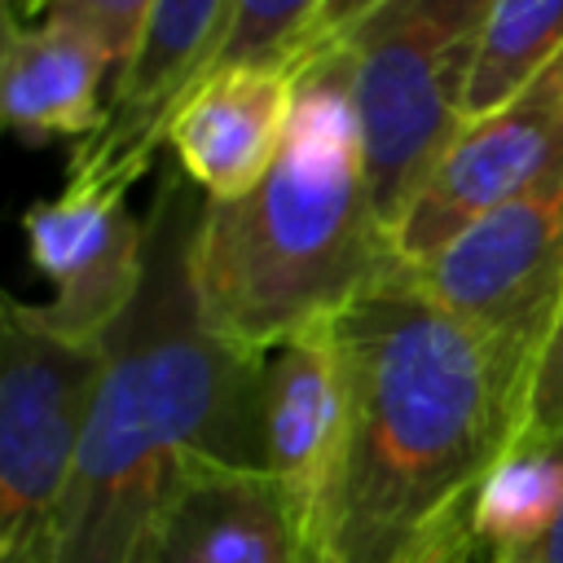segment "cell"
<instances>
[{"mask_svg": "<svg viewBox=\"0 0 563 563\" xmlns=\"http://www.w3.org/2000/svg\"><path fill=\"white\" fill-rule=\"evenodd\" d=\"M563 510V431H523L471 506V532L493 563L523 559Z\"/></svg>", "mask_w": 563, "mask_h": 563, "instance_id": "cell-14", "label": "cell"}, {"mask_svg": "<svg viewBox=\"0 0 563 563\" xmlns=\"http://www.w3.org/2000/svg\"><path fill=\"white\" fill-rule=\"evenodd\" d=\"M31 264L53 282L44 317L101 343L145 277V216L128 207V185H66L22 211Z\"/></svg>", "mask_w": 563, "mask_h": 563, "instance_id": "cell-9", "label": "cell"}, {"mask_svg": "<svg viewBox=\"0 0 563 563\" xmlns=\"http://www.w3.org/2000/svg\"><path fill=\"white\" fill-rule=\"evenodd\" d=\"M488 563H493V559H488ZM515 563H563V510H559L554 528H550L523 559H515Z\"/></svg>", "mask_w": 563, "mask_h": 563, "instance_id": "cell-20", "label": "cell"}, {"mask_svg": "<svg viewBox=\"0 0 563 563\" xmlns=\"http://www.w3.org/2000/svg\"><path fill=\"white\" fill-rule=\"evenodd\" d=\"M391 268L400 255L369 189L347 53L308 48L282 154L242 198L202 207L194 242L202 312L216 334L268 356L339 317Z\"/></svg>", "mask_w": 563, "mask_h": 563, "instance_id": "cell-3", "label": "cell"}, {"mask_svg": "<svg viewBox=\"0 0 563 563\" xmlns=\"http://www.w3.org/2000/svg\"><path fill=\"white\" fill-rule=\"evenodd\" d=\"M114 88V66L106 48L62 18H4L0 57V114L26 145H48L53 136L92 141L106 128L101 84Z\"/></svg>", "mask_w": 563, "mask_h": 563, "instance_id": "cell-12", "label": "cell"}, {"mask_svg": "<svg viewBox=\"0 0 563 563\" xmlns=\"http://www.w3.org/2000/svg\"><path fill=\"white\" fill-rule=\"evenodd\" d=\"M413 277L453 317L537 365L563 308V163L471 220L431 260L413 264Z\"/></svg>", "mask_w": 563, "mask_h": 563, "instance_id": "cell-6", "label": "cell"}, {"mask_svg": "<svg viewBox=\"0 0 563 563\" xmlns=\"http://www.w3.org/2000/svg\"><path fill=\"white\" fill-rule=\"evenodd\" d=\"M347 440L312 563H431L528 431L532 365L435 303L409 264L334 317Z\"/></svg>", "mask_w": 563, "mask_h": 563, "instance_id": "cell-1", "label": "cell"}, {"mask_svg": "<svg viewBox=\"0 0 563 563\" xmlns=\"http://www.w3.org/2000/svg\"><path fill=\"white\" fill-rule=\"evenodd\" d=\"M31 18H62V22H75L79 31H88L110 66H114V84L119 75L132 66L141 40H145V26L158 9V0H22Z\"/></svg>", "mask_w": 563, "mask_h": 563, "instance_id": "cell-17", "label": "cell"}, {"mask_svg": "<svg viewBox=\"0 0 563 563\" xmlns=\"http://www.w3.org/2000/svg\"><path fill=\"white\" fill-rule=\"evenodd\" d=\"M299 92V62L233 66L207 75L167 128L180 172L211 198H242L282 154Z\"/></svg>", "mask_w": 563, "mask_h": 563, "instance_id": "cell-11", "label": "cell"}, {"mask_svg": "<svg viewBox=\"0 0 563 563\" xmlns=\"http://www.w3.org/2000/svg\"><path fill=\"white\" fill-rule=\"evenodd\" d=\"M150 563H180V559H176V550H172V545H167V537H163V541H158V550H154V554H150Z\"/></svg>", "mask_w": 563, "mask_h": 563, "instance_id": "cell-22", "label": "cell"}, {"mask_svg": "<svg viewBox=\"0 0 563 563\" xmlns=\"http://www.w3.org/2000/svg\"><path fill=\"white\" fill-rule=\"evenodd\" d=\"M347 440V378L334 317L264 356V471L282 488L312 563Z\"/></svg>", "mask_w": 563, "mask_h": 563, "instance_id": "cell-10", "label": "cell"}, {"mask_svg": "<svg viewBox=\"0 0 563 563\" xmlns=\"http://www.w3.org/2000/svg\"><path fill=\"white\" fill-rule=\"evenodd\" d=\"M233 0H158L132 66L106 97V128L79 141L66 185H128L150 172L154 150L185 97L207 79Z\"/></svg>", "mask_w": 563, "mask_h": 563, "instance_id": "cell-8", "label": "cell"}, {"mask_svg": "<svg viewBox=\"0 0 563 563\" xmlns=\"http://www.w3.org/2000/svg\"><path fill=\"white\" fill-rule=\"evenodd\" d=\"M493 0H383L343 40L369 189L396 229L462 132V101Z\"/></svg>", "mask_w": 563, "mask_h": 563, "instance_id": "cell-4", "label": "cell"}, {"mask_svg": "<svg viewBox=\"0 0 563 563\" xmlns=\"http://www.w3.org/2000/svg\"><path fill=\"white\" fill-rule=\"evenodd\" d=\"M559 53H563V0H493L462 101V128L515 101Z\"/></svg>", "mask_w": 563, "mask_h": 563, "instance_id": "cell-15", "label": "cell"}, {"mask_svg": "<svg viewBox=\"0 0 563 563\" xmlns=\"http://www.w3.org/2000/svg\"><path fill=\"white\" fill-rule=\"evenodd\" d=\"M106 339L57 330L44 303L4 299L0 317V563H44L92 400Z\"/></svg>", "mask_w": 563, "mask_h": 563, "instance_id": "cell-5", "label": "cell"}, {"mask_svg": "<svg viewBox=\"0 0 563 563\" xmlns=\"http://www.w3.org/2000/svg\"><path fill=\"white\" fill-rule=\"evenodd\" d=\"M180 563H308L299 523L268 471L194 457L167 519Z\"/></svg>", "mask_w": 563, "mask_h": 563, "instance_id": "cell-13", "label": "cell"}, {"mask_svg": "<svg viewBox=\"0 0 563 563\" xmlns=\"http://www.w3.org/2000/svg\"><path fill=\"white\" fill-rule=\"evenodd\" d=\"M563 163V53L497 114L466 123L396 229L400 264L431 260L493 207L519 198Z\"/></svg>", "mask_w": 563, "mask_h": 563, "instance_id": "cell-7", "label": "cell"}, {"mask_svg": "<svg viewBox=\"0 0 563 563\" xmlns=\"http://www.w3.org/2000/svg\"><path fill=\"white\" fill-rule=\"evenodd\" d=\"M207 194L163 172L145 277L106 334V374L44 563H150L194 457L264 471V356L211 330L194 242Z\"/></svg>", "mask_w": 563, "mask_h": 563, "instance_id": "cell-2", "label": "cell"}, {"mask_svg": "<svg viewBox=\"0 0 563 563\" xmlns=\"http://www.w3.org/2000/svg\"><path fill=\"white\" fill-rule=\"evenodd\" d=\"M383 0H325V9H321V18H317V26H312V40H308V48H321V44H334V40H343L365 13H374ZM303 48V53H308Z\"/></svg>", "mask_w": 563, "mask_h": 563, "instance_id": "cell-19", "label": "cell"}, {"mask_svg": "<svg viewBox=\"0 0 563 563\" xmlns=\"http://www.w3.org/2000/svg\"><path fill=\"white\" fill-rule=\"evenodd\" d=\"M528 431H563V308L537 352L532 383H528Z\"/></svg>", "mask_w": 563, "mask_h": 563, "instance_id": "cell-18", "label": "cell"}, {"mask_svg": "<svg viewBox=\"0 0 563 563\" xmlns=\"http://www.w3.org/2000/svg\"><path fill=\"white\" fill-rule=\"evenodd\" d=\"M325 0H233L220 53L207 75L233 66H277L299 62Z\"/></svg>", "mask_w": 563, "mask_h": 563, "instance_id": "cell-16", "label": "cell"}, {"mask_svg": "<svg viewBox=\"0 0 563 563\" xmlns=\"http://www.w3.org/2000/svg\"><path fill=\"white\" fill-rule=\"evenodd\" d=\"M431 563H488V554L479 550V541H475V532L471 537H462L457 545H449L440 559H431Z\"/></svg>", "mask_w": 563, "mask_h": 563, "instance_id": "cell-21", "label": "cell"}]
</instances>
